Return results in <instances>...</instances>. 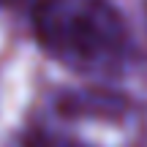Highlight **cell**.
I'll return each instance as SVG.
<instances>
[{"mask_svg":"<svg viewBox=\"0 0 147 147\" xmlns=\"http://www.w3.org/2000/svg\"><path fill=\"white\" fill-rule=\"evenodd\" d=\"M33 30L65 68L106 76L128 57V27L109 0H36Z\"/></svg>","mask_w":147,"mask_h":147,"instance_id":"obj_1","label":"cell"},{"mask_svg":"<svg viewBox=\"0 0 147 147\" xmlns=\"http://www.w3.org/2000/svg\"><path fill=\"white\" fill-rule=\"evenodd\" d=\"M0 3H8V0H0Z\"/></svg>","mask_w":147,"mask_h":147,"instance_id":"obj_2","label":"cell"}]
</instances>
